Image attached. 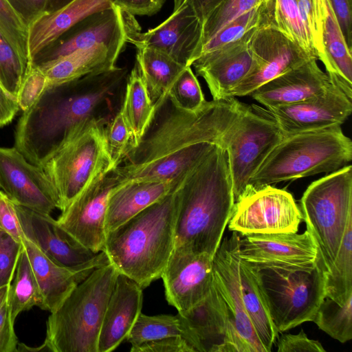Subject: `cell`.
I'll list each match as a JSON object with an SVG mask.
<instances>
[{
  "mask_svg": "<svg viewBox=\"0 0 352 352\" xmlns=\"http://www.w3.org/2000/svg\"><path fill=\"white\" fill-rule=\"evenodd\" d=\"M244 105L234 98L206 101L195 111L172 104L112 173L119 184L182 181L215 145L221 144Z\"/></svg>",
  "mask_w": 352,
  "mask_h": 352,
  "instance_id": "1",
  "label": "cell"
},
{
  "mask_svg": "<svg viewBox=\"0 0 352 352\" xmlns=\"http://www.w3.org/2000/svg\"><path fill=\"white\" fill-rule=\"evenodd\" d=\"M126 74L116 67L69 82L47 86L16 127L14 147L42 168L76 124L90 116Z\"/></svg>",
  "mask_w": 352,
  "mask_h": 352,
  "instance_id": "2",
  "label": "cell"
},
{
  "mask_svg": "<svg viewBox=\"0 0 352 352\" xmlns=\"http://www.w3.org/2000/svg\"><path fill=\"white\" fill-rule=\"evenodd\" d=\"M178 190L174 247L213 257L234 204L226 149L215 145L181 181Z\"/></svg>",
  "mask_w": 352,
  "mask_h": 352,
  "instance_id": "3",
  "label": "cell"
},
{
  "mask_svg": "<svg viewBox=\"0 0 352 352\" xmlns=\"http://www.w3.org/2000/svg\"><path fill=\"white\" fill-rule=\"evenodd\" d=\"M179 183L106 234L103 252L110 263L142 289L161 278L174 248Z\"/></svg>",
  "mask_w": 352,
  "mask_h": 352,
  "instance_id": "4",
  "label": "cell"
},
{
  "mask_svg": "<svg viewBox=\"0 0 352 352\" xmlns=\"http://www.w3.org/2000/svg\"><path fill=\"white\" fill-rule=\"evenodd\" d=\"M351 159L352 142L341 126L285 135L252 175L248 190L332 173Z\"/></svg>",
  "mask_w": 352,
  "mask_h": 352,
  "instance_id": "5",
  "label": "cell"
},
{
  "mask_svg": "<svg viewBox=\"0 0 352 352\" xmlns=\"http://www.w3.org/2000/svg\"><path fill=\"white\" fill-rule=\"evenodd\" d=\"M118 274L110 263L96 268L51 312L45 339L51 352H98L101 325Z\"/></svg>",
  "mask_w": 352,
  "mask_h": 352,
  "instance_id": "6",
  "label": "cell"
},
{
  "mask_svg": "<svg viewBox=\"0 0 352 352\" xmlns=\"http://www.w3.org/2000/svg\"><path fill=\"white\" fill-rule=\"evenodd\" d=\"M103 118L90 116L69 129L42 168L51 182L63 211L93 182L112 170Z\"/></svg>",
  "mask_w": 352,
  "mask_h": 352,
  "instance_id": "7",
  "label": "cell"
},
{
  "mask_svg": "<svg viewBox=\"0 0 352 352\" xmlns=\"http://www.w3.org/2000/svg\"><path fill=\"white\" fill-rule=\"evenodd\" d=\"M253 265L278 333L313 320L325 297L326 271L320 256L305 265Z\"/></svg>",
  "mask_w": 352,
  "mask_h": 352,
  "instance_id": "8",
  "label": "cell"
},
{
  "mask_svg": "<svg viewBox=\"0 0 352 352\" xmlns=\"http://www.w3.org/2000/svg\"><path fill=\"white\" fill-rule=\"evenodd\" d=\"M300 210L327 273L352 221L351 165L313 182L301 197Z\"/></svg>",
  "mask_w": 352,
  "mask_h": 352,
  "instance_id": "9",
  "label": "cell"
},
{
  "mask_svg": "<svg viewBox=\"0 0 352 352\" xmlns=\"http://www.w3.org/2000/svg\"><path fill=\"white\" fill-rule=\"evenodd\" d=\"M284 137L273 120L244 105L220 144L228 152L234 202L248 190L252 175Z\"/></svg>",
  "mask_w": 352,
  "mask_h": 352,
  "instance_id": "10",
  "label": "cell"
},
{
  "mask_svg": "<svg viewBox=\"0 0 352 352\" xmlns=\"http://www.w3.org/2000/svg\"><path fill=\"white\" fill-rule=\"evenodd\" d=\"M302 220L292 194L267 185L250 189L235 201L228 225L240 236L297 232Z\"/></svg>",
  "mask_w": 352,
  "mask_h": 352,
  "instance_id": "11",
  "label": "cell"
},
{
  "mask_svg": "<svg viewBox=\"0 0 352 352\" xmlns=\"http://www.w3.org/2000/svg\"><path fill=\"white\" fill-rule=\"evenodd\" d=\"M140 27L134 16L119 6L94 12L85 17L32 61L40 65L73 52L103 45L122 52L129 36Z\"/></svg>",
  "mask_w": 352,
  "mask_h": 352,
  "instance_id": "12",
  "label": "cell"
},
{
  "mask_svg": "<svg viewBox=\"0 0 352 352\" xmlns=\"http://www.w3.org/2000/svg\"><path fill=\"white\" fill-rule=\"evenodd\" d=\"M177 315L182 337L195 352H247L213 280L210 293L203 301Z\"/></svg>",
  "mask_w": 352,
  "mask_h": 352,
  "instance_id": "13",
  "label": "cell"
},
{
  "mask_svg": "<svg viewBox=\"0 0 352 352\" xmlns=\"http://www.w3.org/2000/svg\"><path fill=\"white\" fill-rule=\"evenodd\" d=\"M118 184L111 171L99 177L61 211L57 223L80 245L95 253L103 251L108 201Z\"/></svg>",
  "mask_w": 352,
  "mask_h": 352,
  "instance_id": "14",
  "label": "cell"
},
{
  "mask_svg": "<svg viewBox=\"0 0 352 352\" xmlns=\"http://www.w3.org/2000/svg\"><path fill=\"white\" fill-rule=\"evenodd\" d=\"M250 48L251 69L232 91L231 98L250 95L267 82L315 58L282 32L268 24H263L255 30Z\"/></svg>",
  "mask_w": 352,
  "mask_h": 352,
  "instance_id": "15",
  "label": "cell"
},
{
  "mask_svg": "<svg viewBox=\"0 0 352 352\" xmlns=\"http://www.w3.org/2000/svg\"><path fill=\"white\" fill-rule=\"evenodd\" d=\"M252 110L273 120L284 135L341 126L352 111V102L342 91L331 83L322 94L296 103Z\"/></svg>",
  "mask_w": 352,
  "mask_h": 352,
  "instance_id": "16",
  "label": "cell"
},
{
  "mask_svg": "<svg viewBox=\"0 0 352 352\" xmlns=\"http://www.w3.org/2000/svg\"><path fill=\"white\" fill-rule=\"evenodd\" d=\"M25 236L56 264L74 270L109 263L103 251L95 253L76 243L50 214L16 206Z\"/></svg>",
  "mask_w": 352,
  "mask_h": 352,
  "instance_id": "17",
  "label": "cell"
},
{
  "mask_svg": "<svg viewBox=\"0 0 352 352\" xmlns=\"http://www.w3.org/2000/svg\"><path fill=\"white\" fill-rule=\"evenodd\" d=\"M0 190L16 206L46 214L58 208L55 190L43 169L15 147H0Z\"/></svg>",
  "mask_w": 352,
  "mask_h": 352,
  "instance_id": "18",
  "label": "cell"
},
{
  "mask_svg": "<svg viewBox=\"0 0 352 352\" xmlns=\"http://www.w3.org/2000/svg\"><path fill=\"white\" fill-rule=\"evenodd\" d=\"M202 23L189 0L182 4L157 27L132 33L128 43L160 50L185 67L192 66L200 54Z\"/></svg>",
  "mask_w": 352,
  "mask_h": 352,
  "instance_id": "19",
  "label": "cell"
},
{
  "mask_svg": "<svg viewBox=\"0 0 352 352\" xmlns=\"http://www.w3.org/2000/svg\"><path fill=\"white\" fill-rule=\"evenodd\" d=\"M168 303L178 312L191 309L210 293L213 257L174 247L162 274Z\"/></svg>",
  "mask_w": 352,
  "mask_h": 352,
  "instance_id": "20",
  "label": "cell"
},
{
  "mask_svg": "<svg viewBox=\"0 0 352 352\" xmlns=\"http://www.w3.org/2000/svg\"><path fill=\"white\" fill-rule=\"evenodd\" d=\"M257 28L236 41L200 56L192 64L197 74L207 83L212 100L232 98V91L250 72L252 65L250 43Z\"/></svg>",
  "mask_w": 352,
  "mask_h": 352,
  "instance_id": "21",
  "label": "cell"
},
{
  "mask_svg": "<svg viewBox=\"0 0 352 352\" xmlns=\"http://www.w3.org/2000/svg\"><path fill=\"white\" fill-rule=\"evenodd\" d=\"M241 236L239 256L254 265H310L319 256L317 245L307 230L302 234L278 232Z\"/></svg>",
  "mask_w": 352,
  "mask_h": 352,
  "instance_id": "22",
  "label": "cell"
},
{
  "mask_svg": "<svg viewBox=\"0 0 352 352\" xmlns=\"http://www.w3.org/2000/svg\"><path fill=\"white\" fill-rule=\"evenodd\" d=\"M240 235L232 232L221 241L213 256V282L230 311L247 352H266L243 305L239 290L237 261Z\"/></svg>",
  "mask_w": 352,
  "mask_h": 352,
  "instance_id": "23",
  "label": "cell"
},
{
  "mask_svg": "<svg viewBox=\"0 0 352 352\" xmlns=\"http://www.w3.org/2000/svg\"><path fill=\"white\" fill-rule=\"evenodd\" d=\"M311 58L262 85L250 95L265 107L296 103L324 93L331 85L329 76Z\"/></svg>",
  "mask_w": 352,
  "mask_h": 352,
  "instance_id": "24",
  "label": "cell"
},
{
  "mask_svg": "<svg viewBox=\"0 0 352 352\" xmlns=\"http://www.w3.org/2000/svg\"><path fill=\"white\" fill-rule=\"evenodd\" d=\"M142 289L135 280L118 272L101 325L98 352L112 351L126 339L141 314Z\"/></svg>",
  "mask_w": 352,
  "mask_h": 352,
  "instance_id": "25",
  "label": "cell"
},
{
  "mask_svg": "<svg viewBox=\"0 0 352 352\" xmlns=\"http://www.w3.org/2000/svg\"><path fill=\"white\" fill-rule=\"evenodd\" d=\"M113 0H72L65 6L47 10L28 26L30 61L54 44L62 35L88 15L111 8Z\"/></svg>",
  "mask_w": 352,
  "mask_h": 352,
  "instance_id": "26",
  "label": "cell"
},
{
  "mask_svg": "<svg viewBox=\"0 0 352 352\" xmlns=\"http://www.w3.org/2000/svg\"><path fill=\"white\" fill-rule=\"evenodd\" d=\"M22 244L40 287L43 299V310L50 313L58 309L77 285L99 267L89 266L74 270L63 267L49 258L25 236Z\"/></svg>",
  "mask_w": 352,
  "mask_h": 352,
  "instance_id": "27",
  "label": "cell"
},
{
  "mask_svg": "<svg viewBox=\"0 0 352 352\" xmlns=\"http://www.w3.org/2000/svg\"><path fill=\"white\" fill-rule=\"evenodd\" d=\"M121 52L99 45L73 52L36 66L45 74L47 86L57 85L116 68V63Z\"/></svg>",
  "mask_w": 352,
  "mask_h": 352,
  "instance_id": "28",
  "label": "cell"
},
{
  "mask_svg": "<svg viewBox=\"0 0 352 352\" xmlns=\"http://www.w3.org/2000/svg\"><path fill=\"white\" fill-rule=\"evenodd\" d=\"M180 182L147 181L119 184L109 199L105 219L106 234L163 199Z\"/></svg>",
  "mask_w": 352,
  "mask_h": 352,
  "instance_id": "29",
  "label": "cell"
},
{
  "mask_svg": "<svg viewBox=\"0 0 352 352\" xmlns=\"http://www.w3.org/2000/svg\"><path fill=\"white\" fill-rule=\"evenodd\" d=\"M237 271L240 294L245 309L260 342L266 352H270L279 333L272 321L256 267L239 256Z\"/></svg>",
  "mask_w": 352,
  "mask_h": 352,
  "instance_id": "30",
  "label": "cell"
},
{
  "mask_svg": "<svg viewBox=\"0 0 352 352\" xmlns=\"http://www.w3.org/2000/svg\"><path fill=\"white\" fill-rule=\"evenodd\" d=\"M135 65L157 111L168 100L173 84L186 67L167 54L148 46H138Z\"/></svg>",
  "mask_w": 352,
  "mask_h": 352,
  "instance_id": "31",
  "label": "cell"
},
{
  "mask_svg": "<svg viewBox=\"0 0 352 352\" xmlns=\"http://www.w3.org/2000/svg\"><path fill=\"white\" fill-rule=\"evenodd\" d=\"M327 14L323 25L322 63L332 84L352 100V56L333 10L327 0Z\"/></svg>",
  "mask_w": 352,
  "mask_h": 352,
  "instance_id": "32",
  "label": "cell"
},
{
  "mask_svg": "<svg viewBox=\"0 0 352 352\" xmlns=\"http://www.w3.org/2000/svg\"><path fill=\"white\" fill-rule=\"evenodd\" d=\"M120 111L131 133L129 151L140 144L157 113L135 64L127 78Z\"/></svg>",
  "mask_w": 352,
  "mask_h": 352,
  "instance_id": "33",
  "label": "cell"
},
{
  "mask_svg": "<svg viewBox=\"0 0 352 352\" xmlns=\"http://www.w3.org/2000/svg\"><path fill=\"white\" fill-rule=\"evenodd\" d=\"M267 24L273 26L318 59L313 37L300 11L297 0H268Z\"/></svg>",
  "mask_w": 352,
  "mask_h": 352,
  "instance_id": "34",
  "label": "cell"
},
{
  "mask_svg": "<svg viewBox=\"0 0 352 352\" xmlns=\"http://www.w3.org/2000/svg\"><path fill=\"white\" fill-rule=\"evenodd\" d=\"M8 302L12 320L23 311L36 306L43 309V299L32 269L27 252L23 245L14 278L8 291Z\"/></svg>",
  "mask_w": 352,
  "mask_h": 352,
  "instance_id": "35",
  "label": "cell"
},
{
  "mask_svg": "<svg viewBox=\"0 0 352 352\" xmlns=\"http://www.w3.org/2000/svg\"><path fill=\"white\" fill-rule=\"evenodd\" d=\"M325 297L339 305L352 297V221L349 222L333 264L326 273Z\"/></svg>",
  "mask_w": 352,
  "mask_h": 352,
  "instance_id": "36",
  "label": "cell"
},
{
  "mask_svg": "<svg viewBox=\"0 0 352 352\" xmlns=\"http://www.w3.org/2000/svg\"><path fill=\"white\" fill-rule=\"evenodd\" d=\"M319 329L341 343L352 339V297L341 305L324 297L312 320Z\"/></svg>",
  "mask_w": 352,
  "mask_h": 352,
  "instance_id": "37",
  "label": "cell"
},
{
  "mask_svg": "<svg viewBox=\"0 0 352 352\" xmlns=\"http://www.w3.org/2000/svg\"><path fill=\"white\" fill-rule=\"evenodd\" d=\"M175 336H182L177 315L147 316L141 313L126 340L131 347H134L144 342Z\"/></svg>",
  "mask_w": 352,
  "mask_h": 352,
  "instance_id": "38",
  "label": "cell"
},
{
  "mask_svg": "<svg viewBox=\"0 0 352 352\" xmlns=\"http://www.w3.org/2000/svg\"><path fill=\"white\" fill-rule=\"evenodd\" d=\"M28 26L9 0H0V34L23 65L30 69L32 63L28 53Z\"/></svg>",
  "mask_w": 352,
  "mask_h": 352,
  "instance_id": "39",
  "label": "cell"
},
{
  "mask_svg": "<svg viewBox=\"0 0 352 352\" xmlns=\"http://www.w3.org/2000/svg\"><path fill=\"white\" fill-rule=\"evenodd\" d=\"M267 1L268 0H219L208 12L202 21L201 48L203 45L208 42L226 25L245 12Z\"/></svg>",
  "mask_w": 352,
  "mask_h": 352,
  "instance_id": "40",
  "label": "cell"
},
{
  "mask_svg": "<svg viewBox=\"0 0 352 352\" xmlns=\"http://www.w3.org/2000/svg\"><path fill=\"white\" fill-rule=\"evenodd\" d=\"M266 3L245 12L219 30L203 45L199 56L226 44L236 41L252 30L263 24H267Z\"/></svg>",
  "mask_w": 352,
  "mask_h": 352,
  "instance_id": "41",
  "label": "cell"
},
{
  "mask_svg": "<svg viewBox=\"0 0 352 352\" xmlns=\"http://www.w3.org/2000/svg\"><path fill=\"white\" fill-rule=\"evenodd\" d=\"M168 99L174 107L195 111L206 101L191 67H186L170 87Z\"/></svg>",
  "mask_w": 352,
  "mask_h": 352,
  "instance_id": "42",
  "label": "cell"
},
{
  "mask_svg": "<svg viewBox=\"0 0 352 352\" xmlns=\"http://www.w3.org/2000/svg\"><path fill=\"white\" fill-rule=\"evenodd\" d=\"M29 69L0 34V84L16 100Z\"/></svg>",
  "mask_w": 352,
  "mask_h": 352,
  "instance_id": "43",
  "label": "cell"
},
{
  "mask_svg": "<svg viewBox=\"0 0 352 352\" xmlns=\"http://www.w3.org/2000/svg\"><path fill=\"white\" fill-rule=\"evenodd\" d=\"M104 138L113 170L125 159L131 140V133L120 109L106 124Z\"/></svg>",
  "mask_w": 352,
  "mask_h": 352,
  "instance_id": "44",
  "label": "cell"
},
{
  "mask_svg": "<svg viewBox=\"0 0 352 352\" xmlns=\"http://www.w3.org/2000/svg\"><path fill=\"white\" fill-rule=\"evenodd\" d=\"M22 248V243L0 229V287L12 283Z\"/></svg>",
  "mask_w": 352,
  "mask_h": 352,
  "instance_id": "45",
  "label": "cell"
},
{
  "mask_svg": "<svg viewBox=\"0 0 352 352\" xmlns=\"http://www.w3.org/2000/svg\"><path fill=\"white\" fill-rule=\"evenodd\" d=\"M47 86V79L43 72L32 63L17 98L20 109L24 111L30 108Z\"/></svg>",
  "mask_w": 352,
  "mask_h": 352,
  "instance_id": "46",
  "label": "cell"
},
{
  "mask_svg": "<svg viewBox=\"0 0 352 352\" xmlns=\"http://www.w3.org/2000/svg\"><path fill=\"white\" fill-rule=\"evenodd\" d=\"M0 229L22 243L24 234L16 213V205L0 190Z\"/></svg>",
  "mask_w": 352,
  "mask_h": 352,
  "instance_id": "47",
  "label": "cell"
},
{
  "mask_svg": "<svg viewBox=\"0 0 352 352\" xmlns=\"http://www.w3.org/2000/svg\"><path fill=\"white\" fill-rule=\"evenodd\" d=\"M278 352H325L321 343L309 339L303 330L298 334H285L277 339Z\"/></svg>",
  "mask_w": 352,
  "mask_h": 352,
  "instance_id": "48",
  "label": "cell"
},
{
  "mask_svg": "<svg viewBox=\"0 0 352 352\" xmlns=\"http://www.w3.org/2000/svg\"><path fill=\"white\" fill-rule=\"evenodd\" d=\"M131 352H195L181 336H175L142 343L131 348Z\"/></svg>",
  "mask_w": 352,
  "mask_h": 352,
  "instance_id": "49",
  "label": "cell"
},
{
  "mask_svg": "<svg viewBox=\"0 0 352 352\" xmlns=\"http://www.w3.org/2000/svg\"><path fill=\"white\" fill-rule=\"evenodd\" d=\"M14 324V322L10 315L8 293L6 299L0 307V352H16L18 339Z\"/></svg>",
  "mask_w": 352,
  "mask_h": 352,
  "instance_id": "50",
  "label": "cell"
},
{
  "mask_svg": "<svg viewBox=\"0 0 352 352\" xmlns=\"http://www.w3.org/2000/svg\"><path fill=\"white\" fill-rule=\"evenodd\" d=\"M343 34L352 50V0H328Z\"/></svg>",
  "mask_w": 352,
  "mask_h": 352,
  "instance_id": "51",
  "label": "cell"
},
{
  "mask_svg": "<svg viewBox=\"0 0 352 352\" xmlns=\"http://www.w3.org/2000/svg\"><path fill=\"white\" fill-rule=\"evenodd\" d=\"M305 19L316 30H322L327 14V0H297Z\"/></svg>",
  "mask_w": 352,
  "mask_h": 352,
  "instance_id": "52",
  "label": "cell"
},
{
  "mask_svg": "<svg viewBox=\"0 0 352 352\" xmlns=\"http://www.w3.org/2000/svg\"><path fill=\"white\" fill-rule=\"evenodd\" d=\"M166 0H113L114 5L133 16H151L159 12Z\"/></svg>",
  "mask_w": 352,
  "mask_h": 352,
  "instance_id": "53",
  "label": "cell"
},
{
  "mask_svg": "<svg viewBox=\"0 0 352 352\" xmlns=\"http://www.w3.org/2000/svg\"><path fill=\"white\" fill-rule=\"evenodd\" d=\"M28 26L48 9L50 0H9Z\"/></svg>",
  "mask_w": 352,
  "mask_h": 352,
  "instance_id": "54",
  "label": "cell"
},
{
  "mask_svg": "<svg viewBox=\"0 0 352 352\" xmlns=\"http://www.w3.org/2000/svg\"><path fill=\"white\" fill-rule=\"evenodd\" d=\"M19 109L17 100L10 96L0 84V127L12 122Z\"/></svg>",
  "mask_w": 352,
  "mask_h": 352,
  "instance_id": "55",
  "label": "cell"
},
{
  "mask_svg": "<svg viewBox=\"0 0 352 352\" xmlns=\"http://www.w3.org/2000/svg\"><path fill=\"white\" fill-rule=\"evenodd\" d=\"M201 23L208 12L219 0H189Z\"/></svg>",
  "mask_w": 352,
  "mask_h": 352,
  "instance_id": "56",
  "label": "cell"
},
{
  "mask_svg": "<svg viewBox=\"0 0 352 352\" xmlns=\"http://www.w3.org/2000/svg\"><path fill=\"white\" fill-rule=\"evenodd\" d=\"M22 351H51L47 344L44 341L43 343L38 347L28 346L23 343H18L16 352Z\"/></svg>",
  "mask_w": 352,
  "mask_h": 352,
  "instance_id": "57",
  "label": "cell"
},
{
  "mask_svg": "<svg viewBox=\"0 0 352 352\" xmlns=\"http://www.w3.org/2000/svg\"><path fill=\"white\" fill-rule=\"evenodd\" d=\"M71 1L72 0H50L49 5H51V8L47 9V10H52L59 8L68 3Z\"/></svg>",
  "mask_w": 352,
  "mask_h": 352,
  "instance_id": "58",
  "label": "cell"
},
{
  "mask_svg": "<svg viewBox=\"0 0 352 352\" xmlns=\"http://www.w3.org/2000/svg\"><path fill=\"white\" fill-rule=\"evenodd\" d=\"M10 284L0 287V307L6 299Z\"/></svg>",
  "mask_w": 352,
  "mask_h": 352,
  "instance_id": "59",
  "label": "cell"
},
{
  "mask_svg": "<svg viewBox=\"0 0 352 352\" xmlns=\"http://www.w3.org/2000/svg\"><path fill=\"white\" fill-rule=\"evenodd\" d=\"M184 0H173V10H176Z\"/></svg>",
  "mask_w": 352,
  "mask_h": 352,
  "instance_id": "60",
  "label": "cell"
}]
</instances>
